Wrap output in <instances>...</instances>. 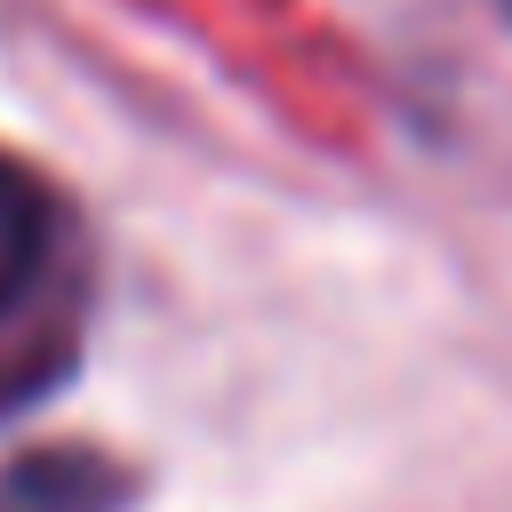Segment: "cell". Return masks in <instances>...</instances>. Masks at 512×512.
Returning a JSON list of instances; mask_svg holds the SVG:
<instances>
[{
	"label": "cell",
	"mask_w": 512,
	"mask_h": 512,
	"mask_svg": "<svg viewBox=\"0 0 512 512\" xmlns=\"http://www.w3.org/2000/svg\"><path fill=\"white\" fill-rule=\"evenodd\" d=\"M80 312H88V256L72 208L56 200L48 176L0 152V416L40 400L72 368Z\"/></svg>",
	"instance_id": "cell-1"
},
{
	"label": "cell",
	"mask_w": 512,
	"mask_h": 512,
	"mask_svg": "<svg viewBox=\"0 0 512 512\" xmlns=\"http://www.w3.org/2000/svg\"><path fill=\"white\" fill-rule=\"evenodd\" d=\"M120 488H128L120 464H104L88 448H48L0 480V512H112Z\"/></svg>",
	"instance_id": "cell-2"
},
{
	"label": "cell",
	"mask_w": 512,
	"mask_h": 512,
	"mask_svg": "<svg viewBox=\"0 0 512 512\" xmlns=\"http://www.w3.org/2000/svg\"><path fill=\"white\" fill-rule=\"evenodd\" d=\"M496 8H504V16H512V0H496Z\"/></svg>",
	"instance_id": "cell-3"
}]
</instances>
